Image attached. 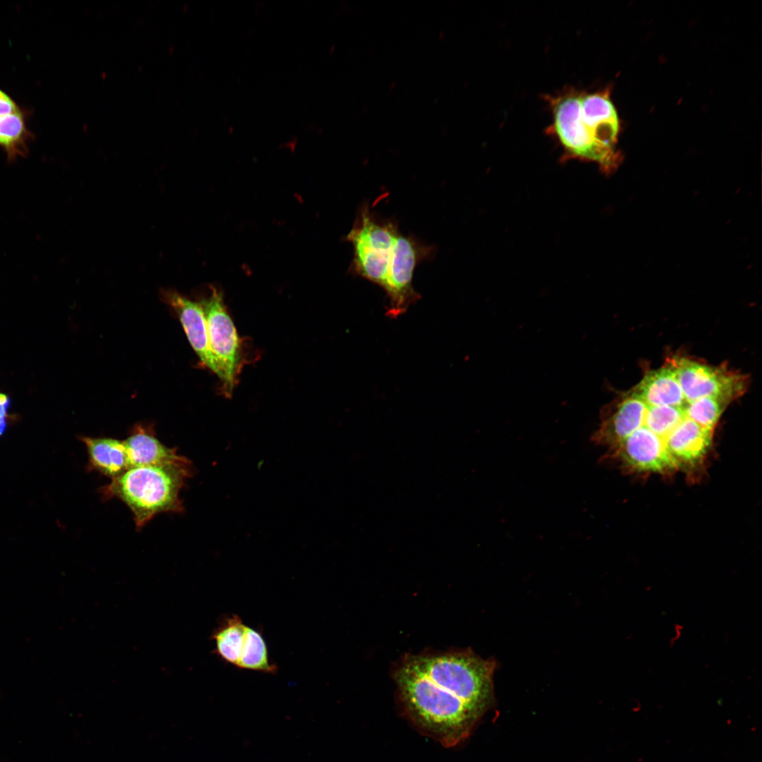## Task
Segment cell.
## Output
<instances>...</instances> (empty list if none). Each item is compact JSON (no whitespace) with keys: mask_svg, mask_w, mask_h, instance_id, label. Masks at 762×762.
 <instances>
[{"mask_svg":"<svg viewBox=\"0 0 762 762\" xmlns=\"http://www.w3.org/2000/svg\"><path fill=\"white\" fill-rule=\"evenodd\" d=\"M495 667L468 649L423 652L406 655L393 678L408 718L448 747L466 738L490 705Z\"/></svg>","mask_w":762,"mask_h":762,"instance_id":"6da1fadb","label":"cell"},{"mask_svg":"<svg viewBox=\"0 0 762 762\" xmlns=\"http://www.w3.org/2000/svg\"><path fill=\"white\" fill-rule=\"evenodd\" d=\"M345 239L353 249L351 270L378 285L389 298L387 315L396 318L419 298L413 287L416 266L433 248L402 234L392 221L363 205Z\"/></svg>","mask_w":762,"mask_h":762,"instance_id":"7a4b0ae2","label":"cell"},{"mask_svg":"<svg viewBox=\"0 0 762 762\" xmlns=\"http://www.w3.org/2000/svg\"><path fill=\"white\" fill-rule=\"evenodd\" d=\"M552 131L568 158L593 162L607 174L621 157L615 147L619 131L617 119L605 118L582 104L579 92H569L551 100Z\"/></svg>","mask_w":762,"mask_h":762,"instance_id":"3957f363","label":"cell"},{"mask_svg":"<svg viewBox=\"0 0 762 762\" xmlns=\"http://www.w3.org/2000/svg\"><path fill=\"white\" fill-rule=\"evenodd\" d=\"M191 461L128 469L101 488L106 500L116 497L130 509L135 526L143 528L156 515L181 512L180 491L192 475Z\"/></svg>","mask_w":762,"mask_h":762,"instance_id":"277c9868","label":"cell"},{"mask_svg":"<svg viewBox=\"0 0 762 762\" xmlns=\"http://www.w3.org/2000/svg\"><path fill=\"white\" fill-rule=\"evenodd\" d=\"M674 370L684 397L689 401L713 397L728 404L743 395L749 378L727 366H710L687 356L667 358Z\"/></svg>","mask_w":762,"mask_h":762,"instance_id":"5b68a950","label":"cell"},{"mask_svg":"<svg viewBox=\"0 0 762 762\" xmlns=\"http://www.w3.org/2000/svg\"><path fill=\"white\" fill-rule=\"evenodd\" d=\"M207 323L210 345L216 360L222 383V392L230 397L241 368L240 339L224 303L222 294L212 288L210 294L201 299Z\"/></svg>","mask_w":762,"mask_h":762,"instance_id":"8992f818","label":"cell"},{"mask_svg":"<svg viewBox=\"0 0 762 762\" xmlns=\"http://www.w3.org/2000/svg\"><path fill=\"white\" fill-rule=\"evenodd\" d=\"M164 298L176 312L202 364L218 376L219 370L210 348L206 320L200 303L191 301L173 290L165 291Z\"/></svg>","mask_w":762,"mask_h":762,"instance_id":"52a82bcc","label":"cell"},{"mask_svg":"<svg viewBox=\"0 0 762 762\" xmlns=\"http://www.w3.org/2000/svg\"><path fill=\"white\" fill-rule=\"evenodd\" d=\"M123 442L129 468L188 460L186 457L178 454L176 448H169L163 445L156 437L152 428L142 425H135Z\"/></svg>","mask_w":762,"mask_h":762,"instance_id":"ba28073f","label":"cell"},{"mask_svg":"<svg viewBox=\"0 0 762 762\" xmlns=\"http://www.w3.org/2000/svg\"><path fill=\"white\" fill-rule=\"evenodd\" d=\"M632 391L653 406H682L687 401L674 370L666 362L661 368L647 373Z\"/></svg>","mask_w":762,"mask_h":762,"instance_id":"9c48e42d","label":"cell"},{"mask_svg":"<svg viewBox=\"0 0 762 762\" xmlns=\"http://www.w3.org/2000/svg\"><path fill=\"white\" fill-rule=\"evenodd\" d=\"M89 457V468L111 478L129 469L123 440L111 437H80Z\"/></svg>","mask_w":762,"mask_h":762,"instance_id":"30bf717a","label":"cell"},{"mask_svg":"<svg viewBox=\"0 0 762 762\" xmlns=\"http://www.w3.org/2000/svg\"><path fill=\"white\" fill-rule=\"evenodd\" d=\"M246 625L236 615L224 618L214 629V653L224 661L237 665L243 643Z\"/></svg>","mask_w":762,"mask_h":762,"instance_id":"8fae6325","label":"cell"},{"mask_svg":"<svg viewBox=\"0 0 762 762\" xmlns=\"http://www.w3.org/2000/svg\"><path fill=\"white\" fill-rule=\"evenodd\" d=\"M32 135L27 128L20 111L0 116V147L10 161L26 155Z\"/></svg>","mask_w":762,"mask_h":762,"instance_id":"7c38bea8","label":"cell"},{"mask_svg":"<svg viewBox=\"0 0 762 762\" xmlns=\"http://www.w3.org/2000/svg\"><path fill=\"white\" fill-rule=\"evenodd\" d=\"M236 667L265 673H276L277 667L270 662L267 648L262 634L246 626L243 643Z\"/></svg>","mask_w":762,"mask_h":762,"instance_id":"4fadbf2b","label":"cell"},{"mask_svg":"<svg viewBox=\"0 0 762 762\" xmlns=\"http://www.w3.org/2000/svg\"><path fill=\"white\" fill-rule=\"evenodd\" d=\"M20 111L16 103L5 92L0 90V116Z\"/></svg>","mask_w":762,"mask_h":762,"instance_id":"5bb4252c","label":"cell"},{"mask_svg":"<svg viewBox=\"0 0 762 762\" xmlns=\"http://www.w3.org/2000/svg\"><path fill=\"white\" fill-rule=\"evenodd\" d=\"M10 403L11 401L9 397L4 394L0 393V416H6Z\"/></svg>","mask_w":762,"mask_h":762,"instance_id":"9a60e30c","label":"cell"},{"mask_svg":"<svg viewBox=\"0 0 762 762\" xmlns=\"http://www.w3.org/2000/svg\"><path fill=\"white\" fill-rule=\"evenodd\" d=\"M6 428V416H0V436L4 433Z\"/></svg>","mask_w":762,"mask_h":762,"instance_id":"2e32d148","label":"cell"}]
</instances>
